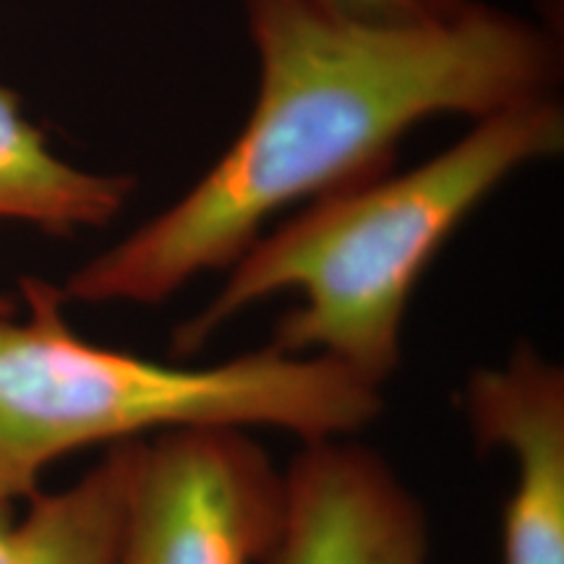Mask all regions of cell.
Segmentation results:
<instances>
[{"mask_svg": "<svg viewBox=\"0 0 564 564\" xmlns=\"http://www.w3.org/2000/svg\"><path fill=\"white\" fill-rule=\"evenodd\" d=\"M259 79L249 121L181 199L76 267L66 303L158 306L228 272L272 217L392 173L405 133L440 116L556 97L552 24L470 0L453 19L382 24L333 0H243Z\"/></svg>", "mask_w": 564, "mask_h": 564, "instance_id": "cell-1", "label": "cell"}, {"mask_svg": "<svg viewBox=\"0 0 564 564\" xmlns=\"http://www.w3.org/2000/svg\"><path fill=\"white\" fill-rule=\"evenodd\" d=\"M562 150V100L544 97L478 118L411 171L308 202L264 230L225 272L220 291L173 329V352L194 356L251 306L299 293L270 345L329 358L382 390L403 361L415 285L442 246L507 178Z\"/></svg>", "mask_w": 564, "mask_h": 564, "instance_id": "cell-2", "label": "cell"}, {"mask_svg": "<svg viewBox=\"0 0 564 564\" xmlns=\"http://www.w3.org/2000/svg\"><path fill=\"white\" fill-rule=\"evenodd\" d=\"M19 288V312L0 314V505L30 499L53 463L97 444L183 429H278L306 444L361 434L384 408L340 364L274 345L209 366L102 348L70 329L58 285Z\"/></svg>", "mask_w": 564, "mask_h": 564, "instance_id": "cell-3", "label": "cell"}, {"mask_svg": "<svg viewBox=\"0 0 564 564\" xmlns=\"http://www.w3.org/2000/svg\"><path fill=\"white\" fill-rule=\"evenodd\" d=\"M285 478L241 429L144 442L118 564H267Z\"/></svg>", "mask_w": 564, "mask_h": 564, "instance_id": "cell-4", "label": "cell"}, {"mask_svg": "<svg viewBox=\"0 0 564 564\" xmlns=\"http://www.w3.org/2000/svg\"><path fill=\"white\" fill-rule=\"evenodd\" d=\"M282 478V523L267 564H429L419 497L352 436L306 442Z\"/></svg>", "mask_w": 564, "mask_h": 564, "instance_id": "cell-5", "label": "cell"}, {"mask_svg": "<svg viewBox=\"0 0 564 564\" xmlns=\"http://www.w3.org/2000/svg\"><path fill=\"white\" fill-rule=\"evenodd\" d=\"M474 440L514 460L502 564H564V371L533 345L465 379Z\"/></svg>", "mask_w": 564, "mask_h": 564, "instance_id": "cell-6", "label": "cell"}, {"mask_svg": "<svg viewBox=\"0 0 564 564\" xmlns=\"http://www.w3.org/2000/svg\"><path fill=\"white\" fill-rule=\"evenodd\" d=\"M144 442L105 447L68 489L32 494L21 518L0 505V564H118Z\"/></svg>", "mask_w": 564, "mask_h": 564, "instance_id": "cell-7", "label": "cell"}, {"mask_svg": "<svg viewBox=\"0 0 564 564\" xmlns=\"http://www.w3.org/2000/svg\"><path fill=\"white\" fill-rule=\"evenodd\" d=\"M133 192L131 175L87 171L55 154L19 97L0 87V220L74 236L110 225Z\"/></svg>", "mask_w": 564, "mask_h": 564, "instance_id": "cell-8", "label": "cell"}, {"mask_svg": "<svg viewBox=\"0 0 564 564\" xmlns=\"http://www.w3.org/2000/svg\"><path fill=\"white\" fill-rule=\"evenodd\" d=\"M337 9L382 24H426L453 19L470 0H333Z\"/></svg>", "mask_w": 564, "mask_h": 564, "instance_id": "cell-9", "label": "cell"}, {"mask_svg": "<svg viewBox=\"0 0 564 564\" xmlns=\"http://www.w3.org/2000/svg\"><path fill=\"white\" fill-rule=\"evenodd\" d=\"M19 312V301H13L11 295L0 293V314H13Z\"/></svg>", "mask_w": 564, "mask_h": 564, "instance_id": "cell-10", "label": "cell"}, {"mask_svg": "<svg viewBox=\"0 0 564 564\" xmlns=\"http://www.w3.org/2000/svg\"><path fill=\"white\" fill-rule=\"evenodd\" d=\"M544 3L549 6V11H554V6H556V11H560V6H562V0H544Z\"/></svg>", "mask_w": 564, "mask_h": 564, "instance_id": "cell-11", "label": "cell"}]
</instances>
